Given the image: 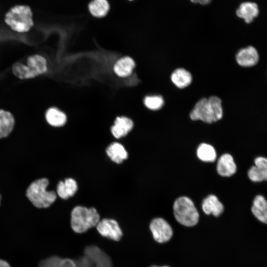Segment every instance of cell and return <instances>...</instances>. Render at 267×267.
<instances>
[{
  "label": "cell",
  "mask_w": 267,
  "mask_h": 267,
  "mask_svg": "<svg viewBox=\"0 0 267 267\" xmlns=\"http://www.w3.org/2000/svg\"><path fill=\"white\" fill-rule=\"evenodd\" d=\"M217 170L223 177H230L234 174L236 166L232 156L228 153L222 155L218 161Z\"/></svg>",
  "instance_id": "12"
},
{
  "label": "cell",
  "mask_w": 267,
  "mask_h": 267,
  "mask_svg": "<svg viewBox=\"0 0 267 267\" xmlns=\"http://www.w3.org/2000/svg\"><path fill=\"white\" fill-rule=\"evenodd\" d=\"M14 125V119L9 112L0 109V138L7 136Z\"/></svg>",
  "instance_id": "20"
},
{
  "label": "cell",
  "mask_w": 267,
  "mask_h": 267,
  "mask_svg": "<svg viewBox=\"0 0 267 267\" xmlns=\"http://www.w3.org/2000/svg\"><path fill=\"white\" fill-rule=\"evenodd\" d=\"M197 157L202 161L213 162L216 159L217 154L215 148L207 143H201L197 149Z\"/></svg>",
  "instance_id": "25"
},
{
  "label": "cell",
  "mask_w": 267,
  "mask_h": 267,
  "mask_svg": "<svg viewBox=\"0 0 267 267\" xmlns=\"http://www.w3.org/2000/svg\"><path fill=\"white\" fill-rule=\"evenodd\" d=\"M176 220L186 226L196 225L199 221V215L192 201L187 197L178 198L173 206Z\"/></svg>",
  "instance_id": "6"
},
{
  "label": "cell",
  "mask_w": 267,
  "mask_h": 267,
  "mask_svg": "<svg viewBox=\"0 0 267 267\" xmlns=\"http://www.w3.org/2000/svg\"><path fill=\"white\" fill-rule=\"evenodd\" d=\"M39 267H76L74 260L52 256L42 261Z\"/></svg>",
  "instance_id": "24"
},
{
  "label": "cell",
  "mask_w": 267,
  "mask_h": 267,
  "mask_svg": "<svg viewBox=\"0 0 267 267\" xmlns=\"http://www.w3.org/2000/svg\"><path fill=\"white\" fill-rule=\"evenodd\" d=\"M258 5L254 2H246L241 3L236 10V15L243 18L247 23L252 22L259 14Z\"/></svg>",
  "instance_id": "15"
},
{
  "label": "cell",
  "mask_w": 267,
  "mask_h": 267,
  "mask_svg": "<svg viewBox=\"0 0 267 267\" xmlns=\"http://www.w3.org/2000/svg\"><path fill=\"white\" fill-rule=\"evenodd\" d=\"M27 63L26 65L17 62L12 67L13 74L20 79L33 78L47 71L46 60L41 55L30 56L27 59Z\"/></svg>",
  "instance_id": "4"
},
{
  "label": "cell",
  "mask_w": 267,
  "mask_h": 267,
  "mask_svg": "<svg viewBox=\"0 0 267 267\" xmlns=\"http://www.w3.org/2000/svg\"><path fill=\"white\" fill-rule=\"evenodd\" d=\"M133 121L126 117H118L111 127V131L113 136L116 138L126 135L133 129Z\"/></svg>",
  "instance_id": "13"
},
{
  "label": "cell",
  "mask_w": 267,
  "mask_h": 267,
  "mask_svg": "<svg viewBox=\"0 0 267 267\" xmlns=\"http://www.w3.org/2000/svg\"><path fill=\"white\" fill-rule=\"evenodd\" d=\"M100 221V216L94 208H88L78 206L71 212V225L74 231L82 233L96 225Z\"/></svg>",
  "instance_id": "3"
},
{
  "label": "cell",
  "mask_w": 267,
  "mask_h": 267,
  "mask_svg": "<svg viewBox=\"0 0 267 267\" xmlns=\"http://www.w3.org/2000/svg\"><path fill=\"white\" fill-rule=\"evenodd\" d=\"M45 119L50 125L55 127L64 125L67 120L66 116L63 112L54 107L46 111Z\"/></svg>",
  "instance_id": "23"
},
{
  "label": "cell",
  "mask_w": 267,
  "mask_h": 267,
  "mask_svg": "<svg viewBox=\"0 0 267 267\" xmlns=\"http://www.w3.org/2000/svg\"><path fill=\"white\" fill-rule=\"evenodd\" d=\"M192 2L200 3L201 4H207L211 2L212 0H190Z\"/></svg>",
  "instance_id": "27"
},
{
  "label": "cell",
  "mask_w": 267,
  "mask_h": 267,
  "mask_svg": "<svg viewBox=\"0 0 267 267\" xmlns=\"http://www.w3.org/2000/svg\"><path fill=\"white\" fill-rule=\"evenodd\" d=\"M144 105L147 108L153 110L160 109L164 105V99L160 95L146 96L144 100Z\"/></svg>",
  "instance_id": "26"
},
{
  "label": "cell",
  "mask_w": 267,
  "mask_h": 267,
  "mask_svg": "<svg viewBox=\"0 0 267 267\" xmlns=\"http://www.w3.org/2000/svg\"><path fill=\"white\" fill-rule=\"evenodd\" d=\"M48 183L47 178H42L33 182L27 188L26 196L35 207L47 208L56 200V193L46 190Z\"/></svg>",
  "instance_id": "2"
},
{
  "label": "cell",
  "mask_w": 267,
  "mask_h": 267,
  "mask_svg": "<svg viewBox=\"0 0 267 267\" xmlns=\"http://www.w3.org/2000/svg\"><path fill=\"white\" fill-rule=\"evenodd\" d=\"M222 113L221 99L213 96L208 99H200L190 112V117L192 120H200L206 123H212L220 120Z\"/></svg>",
  "instance_id": "1"
},
{
  "label": "cell",
  "mask_w": 267,
  "mask_h": 267,
  "mask_svg": "<svg viewBox=\"0 0 267 267\" xmlns=\"http://www.w3.org/2000/svg\"><path fill=\"white\" fill-rule=\"evenodd\" d=\"M255 166H252L248 171V175L252 181L260 182L267 179V159L263 157H257L255 160Z\"/></svg>",
  "instance_id": "10"
},
{
  "label": "cell",
  "mask_w": 267,
  "mask_h": 267,
  "mask_svg": "<svg viewBox=\"0 0 267 267\" xmlns=\"http://www.w3.org/2000/svg\"><path fill=\"white\" fill-rule=\"evenodd\" d=\"M74 261L76 267H113L109 256L95 245L86 247L84 255Z\"/></svg>",
  "instance_id": "7"
},
{
  "label": "cell",
  "mask_w": 267,
  "mask_h": 267,
  "mask_svg": "<svg viewBox=\"0 0 267 267\" xmlns=\"http://www.w3.org/2000/svg\"><path fill=\"white\" fill-rule=\"evenodd\" d=\"M251 210L256 218L260 222H267V203L264 196L257 195L255 197Z\"/></svg>",
  "instance_id": "17"
},
{
  "label": "cell",
  "mask_w": 267,
  "mask_h": 267,
  "mask_svg": "<svg viewBox=\"0 0 267 267\" xmlns=\"http://www.w3.org/2000/svg\"><path fill=\"white\" fill-rule=\"evenodd\" d=\"M150 229L154 240L161 243L169 241L173 234L172 228L169 223L161 218H155L152 221L150 224Z\"/></svg>",
  "instance_id": "8"
},
{
  "label": "cell",
  "mask_w": 267,
  "mask_h": 267,
  "mask_svg": "<svg viewBox=\"0 0 267 267\" xmlns=\"http://www.w3.org/2000/svg\"><path fill=\"white\" fill-rule=\"evenodd\" d=\"M78 189L76 181L73 178H66L64 181H60L57 186V193L61 198L67 199L73 196Z\"/></svg>",
  "instance_id": "18"
},
{
  "label": "cell",
  "mask_w": 267,
  "mask_h": 267,
  "mask_svg": "<svg viewBox=\"0 0 267 267\" xmlns=\"http://www.w3.org/2000/svg\"><path fill=\"white\" fill-rule=\"evenodd\" d=\"M171 80L178 88L182 89L190 84L192 76L191 74L185 69L178 68L172 74Z\"/></svg>",
  "instance_id": "21"
},
{
  "label": "cell",
  "mask_w": 267,
  "mask_h": 267,
  "mask_svg": "<svg viewBox=\"0 0 267 267\" xmlns=\"http://www.w3.org/2000/svg\"><path fill=\"white\" fill-rule=\"evenodd\" d=\"M134 66L135 63L132 58L124 57L116 62L114 66V71L117 76L126 77L132 73Z\"/></svg>",
  "instance_id": "16"
},
{
  "label": "cell",
  "mask_w": 267,
  "mask_h": 267,
  "mask_svg": "<svg viewBox=\"0 0 267 267\" xmlns=\"http://www.w3.org/2000/svg\"><path fill=\"white\" fill-rule=\"evenodd\" d=\"M32 12L27 5H16L6 14L5 23L14 31L19 33L28 31L33 25Z\"/></svg>",
  "instance_id": "5"
},
{
  "label": "cell",
  "mask_w": 267,
  "mask_h": 267,
  "mask_svg": "<svg viewBox=\"0 0 267 267\" xmlns=\"http://www.w3.org/2000/svg\"><path fill=\"white\" fill-rule=\"evenodd\" d=\"M0 267H11L9 264L2 260H0Z\"/></svg>",
  "instance_id": "28"
},
{
  "label": "cell",
  "mask_w": 267,
  "mask_h": 267,
  "mask_svg": "<svg viewBox=\"0 0 267 267\" xmlns=\"http://www.w3.org/2000/svg\"><path fill=\"white\" fill-rule=\"evenodd\" d=\"M130 0V1H132V0Z\"/></svg>",
  "instance_id": "30"
},
{
  "label": "cell",
  "mask_w": 267,
  "mask_h": 267,
  "mask_svg": "<svg viewBox=\"0 0 267 267\" xmlns=\"http://www.w3.org/2000/svg\"><path fill=\"white\" fill-rule=\"evenodd\" d=\"M236 59L239 65L243 67H251L258 63L259 54L255 47L249 46L240 49L237 52Z\"/></svg>",
  "instance_id": "11"
},
{
  "label": "cell",
  "mask_w": 267,
  "mask_h": 267,
  "mask_svg": "<svg viewBox=\"0 0 267 267\" xmlns=\"http://www.w3.org/2000/svg\"><path fill=\"white\" fill-rule=\"evenodd\" d=\"M202 208L206 215L212 214L216 217L219 216L224 210L222 204L214 195H210L204 199Z\"/></svg>",
  "instance_id": "14"
},
{
  "label": "cell",
  "mask_w": 267,
  "mask_h": 267,
  "mask_svg": "<svg viewBox=\"0 0 267 267\" xmlns=\"http://www.w3.org/2000/svg\"><path fill=\"white\" fill-rule=\"evenodd\" d=\"M106 153L112 161L121 163L128 157V153L124 147L118 142L111 143L106 149Z\"/></svg>",
  "instance_id": "19"
},
{
  "label": "cell",
  "mask_w": 267,
  "mask_h": 267,
  "mask_svg": "<svg viewBox=\"0 0 267 267\" xmlns=\"http://www.w3.org/2000/svg\"><path fill=\"white\" fill-rule=\"evenodd\" d=\"M151 267H169L168 266H161V267H158V266H152Z\"/></svg>",
  "instance_id": "29"
},
{
  "label": "cell",
  "mask_w": 267,
  "mask_h": 267,
  "mask_svg": "<svg viewBox=\"0 0 267 267\" xmlns=\"http://www.w3.org/2000/svg\"><path fill=\"white\" fill-rule=\"evenodd\" d=\"M110 9L107 0H92L89 4V10L94 17L102 18L105 16Z\"/></svg>",
  "instance_id": "22"
},
{
  "label": "cell",
  "mask_w": 267,
  "mask_h": 267,
  "mask_svg": "<svg viewBox=\"0 0 267 267\" xmlns=\"http://www.w3.org/2000/svg\"></svg>",
  "instance_id": "31"
},
{
  "label": "cell",
  "mask_w": 267,
  "mask_h": 267,
  "mask_svg": "<svg viewBox=\"0 0 267 267\" xmlns=\"http://www.w3.org/2000/svg\"><path fill=\"white\" fill-rule=\"evenodd\" d=\"M98 232L103 236L111 240L119 241L122 236V231L118 223L114 220L104 219L96 225Z\"/></svg>",
  "instance_id": "9"
}]
</instances>
